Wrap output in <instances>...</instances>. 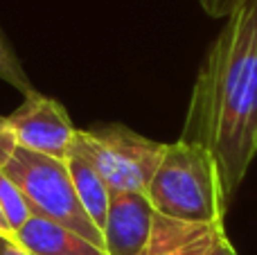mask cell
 Segmentation results:
<instances>
[{
	"mask_svg": "<svg viewBox=\"0 0 257 255\" xmlns=\"http://www.w3.org/2000/svg\"><path fill=\"white\" fill-rule=\"evenodd\" d=\"M178 140L212 154L230 203L257 156V0H244L223 18L201 61Z\"/></svg>",
	"mask_w": 257,
	"mask_h": 255,
	"instance_id": "1",
	"label": "cell"
},
{
	"mask_svg": "<svg viewBox=\"0 0 257 255\" xmlns=\"http://www.w3.org/2000/svg\"><path fill=\"white\" fill-rule=\"evenodd\" d=\"M145 194L154 212L163 217L226 226L228 201L223 197L217 161L196 143L176 140L165 145L163 158Z\"/></svg>",
	"mask_w": 257,
	"mask_h": 255,
	"instance_id": "2",
	"label": "cell"
},
{
	"mask_svg": "<svg viewBox=\"0 0 257 255\" xmlns=\"http://www.w3.org/2000/svg\"><path fill=\"white\" fill-rule=\"evenodd\" d=\"M3 172L23 192L32 217H43L54 224H61L104 248L102 230L81 208L66 161L16 147Z\"/></svg>",
	"mask_w": 257,
	"mask_h": 255,
	"instance_id": "3",
	"label": "cell"
},
{
	"mask_svg": "<svg viewBox=\"0 0 257 255\" xmlns=\"http://www.w3.org/2000/svg\"><path fill=\"white\" fill-rule=\"evenodd\" d=\"M75 143L90 158L111 192H147L167 145L145 138L124 124L77 129Z\"/></svg>",
	"mask_w": 257,
	"mask_h": 255,
	"instance_id": "4",
	"label": "cell"
},
{
	"mask_svg": "<svg viewBox=\"0 0 257 255\" xmlns=\"http://www.w3.org/2000/svg\"><path fill=\"white\" fill-rule=\"evenodd\" d=\"M7 122L16 136L18 147L59 161H66L77 134V126L72 124L63 104L54 97L41 95L39 90L25 95Z\"/></svg>",
	"mask_w": 257,
	"mask_h": 255,
	"instance_id": "5",
	"label": "cell"
},
{
	"mask_svg": "<svg viewBox=\"0 0 257 255\" xmlns=\"http://www.w3.org/2000/svg\"><path fill=\"white\" fill-rule=\"evenodd\" d=\"M154 208L145 192H111L102 228L106 255H138L149 239Z\"/></svg>",
	"mask_w": 257,
	"mask_h": 255,
	"instance_id": "6",
	"label": "cell"
},
{
	"mask_svg": "<svg viewBox=\"0 0 257 255\" xmlns=\"http://www.w3.org/2000/svg\"><path fill=\"white\" fill-rule=\"evenodd\" d=\"M226 226L190 224L156 212L149 239L138 255H212Z\"/></svg>",
	"mask_w": 257,
	"mask_h": 255,
	"instance_id": "7",
	"label": "cell"
},
{
	"mask_svg": "<svg viewBox=\"0 0 257 255\" xmlns=\"http://www.w3.org/2000/svg\"><path fill=\"white\" fill-rule=\"evenodd\" d=\"M14 242L30 255H106L90 239L43 217H30L16 230Z\"/></svg>",
	"mask_w": 257,
	"mask_h": 255,
	"instance_id": "8",
	"label": "cell"
},
{
	"mask_svg": "<svg viewBox=\"0 0 257 255\" xmlns=\"http://www.w3.org/2000/svg\"><path fill=\"white\" fill-rule=\"evenodd\" d=\"M66 165L68 172H70L72 188H75L81 208L90 217V221L102 230L104 221H106L108 201H111V190H108L106 181L102 179V174L95 170L90 158L81 152L75 140H72V147L66 156Z\"/></svg>",
	"mask_w": 257,
	"mask_h": 255,
	"instance_id": "9",
	"label": "cell"
},
{
	"mask_svg": "<svg viewBox=\"0 0 257 255\" xmlns=\"http://www.w3.org/2000/svg\"><path fill=\"white\" fill-rule=\"evenodd\" d=\"M0 210H3L7 224L12 226L14 235H16V230L32 217V210H30V206H27L23 192L7 179V174H5L3 170H0Z\"/></svg>",
	"mask_w": 257,
	"mask_h": 255,
	"instance_id": "10",
	"label": "cell"
},
{
	"mask_svg": "<svg viewBox=\"0 0 257 255\" xmlns=\"http://www.w3.org/2000/svg\"><path fill=\"white\" fill-rule=\"evenodd\" d=\"M0 81H5V84L14 86L16 90H21L23 97L34 90L30 77H27V72H25V68H23V63L18 61V57L14 54L12 45L7 43V39L3 36V32H0Z\"/></svg>",
	"mask_w": 257,
	"mask_h": 255,
	"instance_id": "11",
	"label": "cell"
},
{
	"mask_svg": "<svg viewBox=\"0 0 257 255\" xmlns=\"http://www.w3.org/2000/svg\"><path fill=\"white\" fill-rule=\"evenodd\" d=\"M16 147H18L16 136H14L7 117L0 115V170L7 165V161L12 158V154L16 152Z\"/></svg>",
	"mask_w": 257,
	"mask_h": 255,
	"instance_id": "12",
	"label": "cell"
},
{
	"mask_svg": "<svg viewBox=\"0 0 257 255\" xmlns=\"http://www.w3.org/2000/svg\"><path fill=\"white\" fill-rule=\"evenodd\" d=\"M208 16L212 18H226L239 7L244 0H196Z\"/></svg>",
	"mask_w": 257,
	"mask_h": 255,
	"instance_id": "13",
	"label": "cell"
},
{
	"mask_svg": "<svg viewBox=\"0 0 257 255\" xmlns=\"http://www.w3.org/2000/svg\"><path fill=\"white\" fill-rule=\"evenodd\" d=\"M0 255H30L23 246H18L14 239L0 237Z\"/></svg>",
	"mask_w": 257,
	"mask_h": 255,
	"instance_id": "14",
	"label": "cell"
},
{
	"mask_svg": "<svg viewBox=\"0 0 257 255\" xmlns=\"http://www.w3.org/2000/svg\"><path fill=\"white\" fill-rule=\"evenodd\" d=\"M212 255H239L235 251V246L230 244V239H228V235L223 233L221 237H219V242H217V246H214V253Z\"/></svg>",
	"mask_w": 257,
	"mask_h": 255,
	"instance_id": "15",
	"label": "cell"
},
{
	"mask_svg": "<svg viewBox=\"0 0 257 255\" xmlns=\"http://www.w3.org/2000/svg\"><path fill=\"white\" fill-rule=\"evenodd\" d=\"M0 237H5V239H14V237H16V235H14V230H12V226L7 224V219H5L3 210H0Z\"/></svg>",
	"mask_w": 257,
	"mask_h": 255,
	"instance_id": "16",
	"label": "cell"
}]
</instances>
